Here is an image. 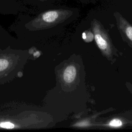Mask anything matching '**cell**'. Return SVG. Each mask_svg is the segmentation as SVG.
I'll list each match as a JSON object with an SVG mask.
<instances>
[{
	"instance_id": "7a4b0ae2",
	"label": "cell",
	"mask_w": 132,
	"mask_h": 132,
	"mask_svg": "<svg viewBox=\"0 0 132 132\" xmlns=\"http://www.w3.org/2000/svg\"><path fill=\"white\" fill-rule=\"evenodd\" d=\"M91 28L96 45L102 55L109 60H111L116 51L112 41L102 24L96 19L91 21Z\"/></svg>"
},
{
	"instance_id": "8992f818",
	"label": "cell",
	"mask_w": 132,
	"mask_h": 132,
	"mask_svg": "<svg viewBox=\"0 0 132 132\" xmlns=\"http://www.w3.org/2000/svg\"><path fill=\"white\" fill-rule=\"evenodd\" d=\"M27 4L38 8L40 10L49 8L60 0H25Z\"/></svg>"
},
{
	"instance_id": "277c9868",
	"label": "cell",
	"mask_w": 132,
	"mask_h": 132,
	"mask_svg": "<svg viewBox=\"0 0 132 132\" xmlns=\"http://www.w3.org/2000/svg\"><path fill=\"white\" fill-rule=\"evenodd\" d=\"M114 15L123 40L132 48V25L119 13L116 12Z\"/></svg>"
},
{
	"instance_id": "52a82bcc",
	"label": "cell",
	"mask_w": 132,
	"mask_h": 132,
	"mask_svg": "<svg viewBox=\"0 0 132 132\" xmlns=\"http://www.w3.org/2000/svg\"><path fill=\"white\" fill-rule=\"evenodd\" d=\"M128 123V121L121 118H114L103 124H97V126H101L110 128H119L124 127Z\"/></svg>"
},
{
	"instance_id": "ba28073f",
	"label": "cell",
	"mask_w": 132,
	"mask_h": 132,
	"mask_svg": "<svg viewBox=\"0 0 132 132\" xmlns=\"http://www.w3.org/2000/svg\"><path fill=\"white\" fill-rule=\"evenodd\" d=\"M82 38L85 42H91L93 40V38H94V34L93 32H92L90 31L86 30L82 33Z\"/></svg>"
},
{
	"instance_id": "6da1fadb",
	"label": "cell",
	"mask_w": 132,
	"mask_h": 132,
	"mask_svg": "<svg viewBox=\"0 0 132 132\" xmlns=\"http://www.w3.org/2000/svg\"><path fill=\"white\" fill-rule=\"evenodd\" d=\"M76 9L66 6H54L40 10L34 16L23 15L13 25L18 34L27 38H41V35H52L63 29L75 19Z\"/></svg>"
},
{
	"instance_id": "3957f363",
	"label": "cell",
	"mask_w": 132,
	"mask_h": 132,
	"mask_svg": "<svg viewBox=\"0 0 132 132\" xmlns=\"http://www.w3.org/2000/svg\"><path fill=\"white\" fill-rule=\"evenodd\" d=\"M19 62L10 55L0 54V79L7 78V76L14 71H19ZM14 74V73H13Z\"/></svg>"
},
{
	"instance_id": "5b68a950",
	"label": "cell",
	"mask_w": 132,
	"mask_h": 132,
	"mask_svg": "<svg viewBox=\"0 0 132 132\" xmlns=\"http://www.w3.org/2000/svg\"><path fill=\"white\" fill-rule=\"evenodd\" d=\"M78 72L77 67L74 64L72 63L69 64L62 72L61 82L65 85H72L76 82L78 78Z\"/></svg>"
}]
</instances>
